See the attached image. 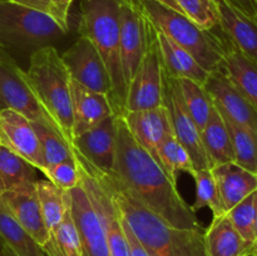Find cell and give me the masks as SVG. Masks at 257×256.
Wrapping results in <instances>:
<instances>
[{"label": "cell", "mask_w": 257, "mask_h": 256, "mask_svg": "<svg viewBox=\"0 0 257 256\" xmlns=\"http://www.w3.org/2000/svg\"><path fill=\"white\" fill-rule=\"evenodd\" d=\"M117 145L110 173L119 178L138 200L177 228H201L196 212L182 198L160 163L132 137L122 115H115Z\"/></svg>", "instance_id": "1"}, {"label": "cell", "mask_w": 257, "mask_h": 256, "mask_svg": "<svg viewBox=\"0 0 257 256\" xmlns=\"http://www.w3.org/2000/svg\"><path fill=\"white\" fill-rule=\"evenodd\" d=\"M73 151L78 163L109 193L148 256H207L202 227L177 228L168 225L143 205L119 178L90 165L74 147Z\"/></svg>", "instance_id": "2"}, {"label": "cell", "mask_w": 257, "mask_h": 256, "mask_svg": "<svg viewBox=\"0 0 257 256\" xmlns=\"http://www.w3.org/2000/svg\"><path fill=\"white\" fill-rule=\"evenodd\" d=\"M78 33L87 38L102 57L112 84L110 103L114 115H122L127 85L120 60L119 0H82Z\"/></svg>", "instance_id": "3"}, {"label": "cell", "mask_w": 257, "mask_h": 256, "mask_svg": "<svg viewBox=\"0 0 257 256\" xmlns=\"http://www.w3.org/2000/svg\"><path fill=\"white\" fill-rule=\"evenodd\" d=\"M27 75L43 107L73 146L72 78L58 50L53 45L34 50Z\"/></svg>", "instance_id": "4"}, {"label": "cell", "mask_w": 257, "mask_h": 256, "mask_svg": "<svg viewBox=\"0 0 257 256\" xmlns=\"http://www.w3.org/2000/svg\"><path fill=\"white\" fill-rule=\"evenodd\" d=\"M142 10L158 30L185 48L208 73L221 69L227 49V39L213 30L196 25L186 15L170 9L155 0H140Z\"/></svg>", "instance_id": "5"}, {"label": "cell", "mask_w": 257, "mask_h": 256, "mask_svg": "<svg viewBox=\"0 0 257 256\" xmlns=\"http://www.w3.org/2000/svg\"><path fill=\"white\" fill-rule=\"evenodd\" d=\"M65 33L50 15L9 0H0V45L15 49H40Z\"/></svg>", "instance_id": "6"}, {"label": "cell", "mask_w": 257, "mask_h": 256, "mask_svg": "<svg viewBox=\"0 0 257 256\" xmlns=\"http://www.w3.org/2000/svg\"><path fill=\"white\" fill-rule=\"evenodd\" d=\"M163 73L165 68L158 43L157 28L147 18L146 49L140 65L128 84L124 112L152 109L163 105Z\"/></svg>", "instance_id": "7"}, {"label": "cell", "mask_w": 257, "mask_h": 256, "mask_svg": "<svg viewBox=\"0 0 257 256\" xmlns=\"http://www.w3.org/2000/svg\"><path fill=\"white\" fill-rule=\"evenodd\" d=\"M0 109L14 110L30 122L53 128L63 137L57 123L45 110L33 89L27 72L14 62L7 49L0 50Z\"/></svg>", "instance_id": "8"}, {"label": "cell", "mask_w": 257, "mask_h": 256, "mask_svg": "<svg viewBox=\"0 0 257 256\" xmlns=\"http://www.w3.org/2000/svg\"><path fill=\"white\" fill-rule=\"evenodd\" d=\"M163 105L168 112L173 135L191 156L193 168H212V163L203 147L201 132L182 99L177 79L166 72L163 73Z\"/></svg>", "instance_id": "9"}, {"label": "cell", "mask_w": 257, "mask_h": 256, "mask_svg": "<svg viewBox=\"0 0 257 256\" xmlns=\"http://www.w3.org/2000/svg\"><path fill=\"white\" fill-rule=\"evenodd\" d=\"M70 78L94 92L112 95V84L104 62L87 38L79 37L62 55Z\"/></svg>", "instance_id": "10"}, {"label": "cell", "mask_w": 257, "mask_h": 256, "mask_svg": "<svg viewBox=\"0 0 257 256\" xmlns=\"http://www.w3.org/2000/svg\"><path fill=\"white\" fill-rule=\"evenodd\" d=\"M120 60L125 85L135 75L146 49V22L140 0H119Z\"/></svg>", "instance_id": "11"}, {"label": "cell", "mask_w": 257, "mask_h": 256, "mask_svg": "<svg viewBox=\"0 0 257 256\" xmlns=\"http://www.w3.org/2000/svg\"><path fill=\"white\" fill-rule=\"evenodd\" d=\"M78 162V161H77ZM79 165V163H78ZM80 183L84 187L90 202L99 215L107 235L110 256H131L130 243L123 227L122 216L117 205L105 188L79 165Z\"/></svg>", "instance_id": "12"}, {"label": "cell", "mask_w": 257, "mask_h": 256, "mask_svg": "<svg viewBox=\"0 0 257 256\" xmlns=\"http://www.w3.org/2000/svg\"><path fill=\"white\" fill-rule=\"evenodd\" d=\"M69 195L70 210L79 233L83 256H110L103 223L82 183L70 190Z\"/></svg>", "instance_id": "13"}, {"label": "cell", "mask_w": 257, "mask_h": 256, "mask_svg": "<svg viewBox=\"0 0 257 256\" xmlns=\"http://www.w3.org/2000/svg\"><path fill=\"white\" fill-rule=\"evenodd\" d=\"M0 146L43 170L40 143L33 122L12 109H0Z\"/></svg>", "instance_id": "14"}, {"label": "cell", "mask_w": 257, "mask_h": 256, "mask_svg": "<svg viewBox=\"0 0 257 256\" xmlns=\"http://www.w3.org/2000/svg\"><path fill=\"white\" fill-rule=\"evenodd\" d=\"M205 88L210 93L221 114L231 122L257 133V110L252 104L231 84L221 70L210 73Z\"/></svg>", "instance_id": "15"}, {"label": "cell", "mask_w": 257, "mask_h": 256, "mask_svg": "<svg viewBox=\"0 0 257 256\" xmlns=\"http://www.w3.org/2000/svg\"><path fill=\"white\" fill-rule=\"evenodd\" d=\"M117 145L115 115L105 118L97 125L73 140V147L90 165L109 172L114 163Z\"/></svg>", "instance_id": "16"}, {"label": "cell", "mask_w": 257, "mask_h": 256, "mask_svg": "<svg viewBox=\"0 0 257 256\" xmlns=\"http://www.w3.org/2000/svg\"><path fill=\"white\" fill-rule=\"evenodd\" d=\"M122 117L132 137L157 161L158 148L173 133L165 105L152 109L124 112Z\"/></svg>", "instance_id": "17"}, {"label": "cell", "mask_w": 257, "mask_h": 256, "mask_svg": "<svg viewBox=\"0 0 257 256\" xmlns=\"http://www.w3.org/2000/svg\"><path fill=\"white\" fill-rule=\"evenodd\" d=\"M220 30L227 42L257 63V19L247 17L226 0H213Z\"/></svg>", "instance_id": "18"}, {"label": "cell", "mask_w": 257, "mask_h": 256, "mask_svg": "<svg viewBox=\"0 0 257 256\" xmlns=\"http://www.w3.org/2000/svg\"><path fill=\"white\" fill-rule=\"evenodd\" d=\"M2 200L23 228L43 248L49 240V231L45 226L39 201L35 193V183L25 186L20 190L4 192L2 195Z\"/></svg>", "instance_id": "19"}, {"label": "cell", "mask_w": 257, "mask_h": 256, "mask_svg": "<svg viewBox=\"0 0 257 256\" xmlns=\"http://www.w3.org/2000/svg\"><path fill=\"white\" fill-rule=\"evenodd\" d=\"M72 107H73V140L83 135L104 120L114 115L109 97L103 93L94 92L83 87L72 79Z\"/></svg>", "instance_id": "20"}, {"label": "cell", "mask_w": 257, "mask_h": 256, "mask_svg": "<svg viewBox=\"0 0 257 256\" xmlns=\"http://www.w3.org/2000/svg\"><path fill=\"white\" fill-rule=\"evenodd\" d=\"M211 170L226 212L257 190L256 173L245 170L236 162L221 163L213 166Z\"/></svg>", "instance_id": "21"}, {"label": "cell", "mask_w": 257, "mask_h": 256, "mask_svg": "<svg viewBox=\"0 0 257 256\" xmlns=\"http://www.w3.org/2000/svg\"><path fill=\"white\" fill-rule=\"evenodd\" d=\"M205 247L207 256H251L253 251L226 213L213 217L205 230Z\"/></svg>", "instance_id": "22"}, {"label": "cell", "mask_w": 257, "mask_h": 256, "mask_svg": "<svg viewBox=\"0 0 257 256\" xmlns=\"http://www.w3.org/2000/svg\"><path fill=\"white\" fill-rule=\"evenodd\" d=\"M157 35L165 72L177 79H191L205 85L210 73L198 64L192 54L158 29Z\"/></svg>", "instance_id": "23"}, {"label": "cell", "mask_w": 257, "mask_h": 256, "mask_svg": "<svg viewBox=\"0 0 257 256\" xmlns=\"http://www.w3.org/2000/svg\"><path fill=\"white\" fill-rule=\"evenodd\" d=\"M220 70L257 110V63L228 43Z\"/></svg>", "instance_id": "24"}, {"label": "cell", "mask_w": 257, "mask_h": 256, "mask_svg": "<svg viewBox=\"0 0 257 256\" xmlns=\"http://www.w3.org/2000/svg\"><path fill=\"white\" fill-rule=\"evenodd\" d=\"M201 138L212 167L235 161L230 132L226 125L225 118L215 104L210 119L206 123L205 128L201 131Z\"/></svg>", "instance_id": "25"}, {"label": "cell", "mask_w": 257, "mask_h": 256, "mask_svg": "<svg viewBox=\"0 0 257 256\" xmlns=\"http://www.w3.org/2000/svg\"><path fill=\"white\" fill-rule=\"evenodd\" d=\"M0 238L18 256H47L42 246L23 228L0 197Z\"/></svg>", "instance_id": "26"}, {"label": "cell", "mask_w": 257, "mask_h": 256, "mask_svg": "<svg viewBox=\"0 0 257 256\" xmlns=\"http://www.w3.org/2000/svg\"><path fill=\"white\" fill-rule=\"evenodd\" d=\"M37 168L0 146V187L4 192L17 191L37 182Z\"/></svg>", "instance_id": "27"}, {"label": "cell", "mask_w": 257, "mask_h": 256, "mask_svg": "<svg viewBox=\"0 0 257 256\" xmlns=\"http://www.w3.org/2000/svg\"><path fill=\"white\" fill-rule=\"evenodd\" d=\"M35 193L49 235L62 222L69 205V191H63L48 180H37Z\"/></svg>", "instance_id": "28"}, {"label": "cell", "mask_w": 257, "mask_h": 256, "mask_svg": "<svg viewBox=\"0 0 257 256\" xmlns=\"http://www.w3.org/2000/svg\"><path fill=\"white\" fill-rule=\"evenodd\" d=\"M43 251L47 256H83L79 233L70 210V198L62 222L50 233Z\"/></svg>", "instance_id": "29"}, {"label": "cell", "mask_w": 257, "mask_h": 256, "mask_svg": "<svg viewBox=\"0 0 257 256\" xmlns=\"http://www.w3.org/2000/svg\"><path fill=\"white\" fill-rule=\"evenodd\" d=\"M177 79V78H176ZM182 99L198 131L205 128L213 110V100L205 85L191 79H177Z\"/></svg>", "instance_id": "30"}, {"label": "cell", "mask_w": 257, "mask_h": 256, "mask_svg": "<svg viewBox=\"0 0 257 256\" xmlns=\"http://www.w3.org/2000/svg\"><path fill=\"white\" fill-rule=\"evenodd\" d=\"M157 162L163 168L171 182L175 185H177L178 173H191L195 170L191 156L173 133H171L158 148Z\"/></svg>", "instance_id": "31"}, {"label": "cell", "mask_w": 257, "mask_h": 256, "mask_svg": "<svg viewBox=\"0 0 257 256\" xmlns=\"http://www.w3.org/2000/svg\"><path fill=\"white\" fill-rule=\"evenodd\" d=\"M223 118L232 141L233 156H235L233 162L257 175V133L231 122L225 115Z\"/></svg>", "instance_id": "32"}, {"label": "cell", "mask_w": 257, "mask_h": 256, "mask_svg": "<svg viewBox=\"0 0 257 256\" xmlns=\"http://www.w3.org/2000/svg\"><path fill=\"white\" fill-rule=\"evenodd\" d=\"M190 175L193 177L196 185V198L193 205L191 206L192 210L196 212L201 208L208 207L212 211L213 217L225 215L226 211L212 170L211 168L193 170Z\"/></svg>", "instance_id": "33"}, {"label": "cell", "mask_w": 257, "mask_h": 256, "mask_svg": "<svg viewBox=\"0 0 257 256\" xmlns=\"http://www.w3.org/2000/svg\"><path fill=\"white\" fill-rule=\"evenodd\" d=\"M33 125H34L35 133L40 143V150H42L43 170L48 166L74 157L73 146L68 143L57 131L42 123L33 122Z\"/></svg>", "instance_id": "34"}, {"label": "cell", "mask_w": 257, "mask_h": 256, "mask_svg": "<svg viewBox=\"0 0 257 256\" xmlns=\"http://www.w3.org/2000/svg\"><path fill=\"white\" fill-rule=\"evenodd\" d=\"M232 225L240 235L250 243L255 246L256 243V217H257V190L243 198L242 201L233 206L230 211L226 212Z\"/></svg>", "instance_id": "35"}, {"label": "cell", "mask_w": 257, "mask_h": 256, "mask_svg": "<svg viewBox=\"0 0 257 256\" xmlns=\"http://www.w3.org/2000/svg\"><path fill=\"white\" fill-rule=\"evenodd\" d=\"M183 15L206 30L217 28L218 19L213 0H176Z\"/></svg>", "instance_id": "36"}, {"label": "cell", "mask_w": 257, "mask_h": 256, "mask_svg": "<svg viewBox=\"0 0 257 256\" xmlns=\"http://www.w3.org/2000/svg\"><path fill=\"white\" fill-rule=\"evenodd\" d=\"M48 181L63 191H70L80 183V170L75 156L63 162L48 166L42 171Z\"/></svg>", "instance_id": "37"}, {"label": "cell", "mask_w": 257, "mask_h": 256, "mask_svg": "<svg viewBox=\"0 0 257 256\" xmlns=\"http://www.w3.org/2000/svg\"><path fill=\"white\" fill-rule=\"evenodd\" d=\"M74 0H50V13L55 23L67 34L69 32V10Z\"/></svg>", "instance_id": "38"}, {"label": "cell", "mask_w": 257, "mask_h": 256, "mask_svg": "<svg viewBox=\"0 0 257 256\" xmlns=\"http://www.w3.org/2000/svg\"><path fill=\"white\" fill-rule=\"evenodd\" d=\"M122 222H123V227H124V231H125V236H127L128 243H130L131 256H148V253L146 252L145 248L142 247L140 241L137 240V237H136L135 233L132 232V230H131V227L128 226V223L125 222L123 217H122Z\"/></svg>", "instance_id": "39"}, {"label": "cell", "mask_w": 257, "mask_h": 256, "mask_svg": "<svg viewBox=\"0 0 257 256\" xmlns=\"http://www.w3.org/2000/svg\"><path fill=\"white\" fill-rule=\"evenodd\" d=\"M226 2L247 17L257 19V4L255 0H226Z\"/></svg>", "instance_id": "40"}, {"label": "cell", "mask_w": 257, "mask_h": 256, "mask_svg": "<svg viewBox=\"0 0 257 256\" xmlns=\"http://www.w3.org/2000/svg\"><path fill=\"white\" fill-rule=\"evenodd\" d=\"M9 2L38 10V12L45 13L48 15L50 13V0H9Z\"/></svg>", "instance_id": "41"}, {"label": "cell", "mask_w": 257, "mask_h": 256, "mask_svg": "<svg viewBox=\"0 0 257 256\" xmlns=\"http://www.w3.org/2000/svg\"><path fill=\"white\" fill-rule=\"evenodd\" d=\"M155 2L160 3V4L165 5V7L170 8V9H172V10H176V12H178L182 14V12H181V8L178 7V4L176 0H155Z\"/></svg>", "instance_id": "42"}, {"label": "cell", "mask_w": 257, "mask_h": 256, "mask_svg": "<svg viewBox=\"0 0 257 256\" xmlns=\"http://www.w3.org/2000/svg\"><path fill=\"white\" fill-rule=\"evenodd\" d=\"M0 256H18L7 243L3 242L2 238H0Z\"/></svg>", "instance_id": "43"}, {"label": "cell", "mask_w": 257, "mask_h": 256, "mask_svg": "<svg viewBox=\"0 0 257 256\" xmlns=\"http://www.w3.org/2000/svg\"><path fill=\"white\" fill-rule=\"evenodd\" d=\"M251 256H257V242H256V245L253 246V251H252V255Z\"/></svg>", "instance_id": "44"}, {"label": "cell", "mask_w": 257, "mask_h": 256, "mask_svg": "<svg viewBox=\"0 0 257 256\" xmlns=\"http://www.w3.org/2000/svg\"><path fill=\"white\" fill-rule=\"evenodd\" d=\"M255 235H256V242H257V217H256V227H255ZM256 245V243H255Z\"/></svg>", "instance_id": "45"}, {"label": "cell", "mask_w": 257, "mask_h": 256, "mask_svg": "<svg viewBox=\"0 0 257 256\" xmlns=\"http://www.w3.org/2000/svg\"><path fill=\"white\" fill-rule=\"evenodd\" d=\"M3 193H4V191H3V190H2V187H0V197H2Z\"/></svg>", "instance_id": "46"}, {"label": "cell", "mask_w": 257, "mask_h": 256, "mask_svg": "<svg viewBox=\"0 0 257 256\" xmlns=\"http://www.w3.org/2000/svg\"><path fill=\"white\" fill-rule=\"evenodd\" d=\"M2 49H4V48H3V47H2V45H0V50H2Z\"/></svg>", "instance_id": "47"}, {"label": "cell", "mask_w": 257, "mask_h": 256, "mask_svg": "<svg viewBox=\"0 0 257 256\" xmlns=\"http://www.w3.org/2000/svg\"><path fill=\"white\" fill-rule=\"evenodd\" d=\"M255 2H256V4H257V0H255Z\"/></svg>", "instance_id": "48"}]
</instances>
